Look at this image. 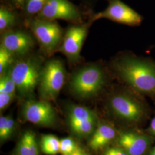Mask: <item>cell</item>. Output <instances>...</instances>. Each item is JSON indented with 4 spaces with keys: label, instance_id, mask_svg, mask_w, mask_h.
Masks as SVG:
<instances>
[{
    "label": "cell",
    "instance_id": "e0dca14e",
    "mask_svg": "<svg viewBox=\"0 0 155 155\" xmlns=\"http://www.w3.org/2000/svg\"><path fill=\"white\" fill-rule=\"evenodd\" d=\"M17 90L16 85L12 78L9 69L3 74L1 75L0 93L14 94Z\"/></svg>",
    "mask_w": 155,
    "mask_h": 155
},
{
    "label": "cell",
    "instance_id": "277c9868",
    "mask_svg": "<svg viewBox=\"0 0 155 155\" xmlns=\"http://www.w3.org/2000/svg\"><path fill=\"white\" fill-rule=\"evenodd\" d=\"M66 70L63 62L51 59L42 67L39 82V93L45 101L55 99L65 82Z\"/></svg>",
    "mask_w": 155,
    "mask_h": 155
},
{
    "label": "cell",
    "instance_id": "6da1fadb",
    "mask_svg": "<svg viewBox=\"0 0 155 155\" xmlns=\"http://www.w3.org/2000/svg\"><path fill=\"white\" fill-rule=\"evenodd\" d=\"M111 70L139 93L155 95V61L132 53H122L111 61Z\"/></svg>",
    "mask_w": 155,
    "mask_h": 155
},
{
    "label": "cell",
    "instance_id": "8992f818",
    "mask_svg": "<svg viewBox=\"0 0 155 155\" xmlns=\"http://www.w3.org/2000/svg\"><path fill=\"white\" fill-rule=\"evenodd\" d=\"M101 18L132 27L140 25L143 20V17L121 0H109L106 9L94 15L92 21Z\"/></svg>",
    "mask_w": 155,
    "mask_h": 155
},
{
    "label": "cell",
    "instance_id": "83f0119b",
    "mask_svg": "<svg viewBox=\"0 0 155 155\" xmlns=\"http://www.w3.org/2000/svg\"><path fill=\"white\" fill-rule=\"evenodd\" d=\"M13 1H15L17 4H19V5H22L24 2V0H13Z\"/></svg>",
    "mask_w": 155,
    "mask_h": 155
},
{
    "label": "cell",
    "instance_id": "d6986e66",
    "mask_svg": "<svg viewBox=\"0 0 155 155\" xmlns=\"http://www.w3.org/2000/svg\"><path fill=\"white\" fill-rule=\"evenodd\" d=\"M15 55L2 45L0 46V74H3L13 63Z\"/></svg>",
    "mask_w": 155,
    "mask_h": 155
},
{
    "label": "cell",
    "instance_id": "3957f363",
    "mask_svg": "<svg viewBox=\"0 0 155 155\" xmlns=\"http://www.w3.org/2000/svg\"><path fill=\"white\" fill-rule=\"evenodd\" d=\"M41 70L39 61L32 58L21 59L12 64L9 70L19 94L27 96L33 93L39 85Z\"/></svg>",
    "mask_w": 155,
    "mask_h": 155
},
{
    "label": "cell",
    "instance_id": "cb8c5ba5",
    "mask_svg": "<svg viewBox=\"0 0 155 155\" xmlns=\"http://www.w3.org/2000/svg\"><path fill=\"white\" fill-rule=\"evenodd\" d=\"M8 116L0 117V139L1 141L8 139L7 136Z\"/></svg>",
    "mask_w": 155,
    "mask_h": 155
},
{
    "label": "cell",
    "instance_id": "d4e9b609",
    "mask_svg": "<svg viewBox=\"0 0 155 155\" xmlns=\"http://www.w3.org/2000/svg\"><path fill=\"white\" fill-rule=\"evenodd\" d=\"M105 155H129L122 148H111L106 150Z\"/></svg>",
    "mask_w": 155,
    "mask_h": 155
},
{
    "label": "cell",
    "instance_id": "5bb4252c",
    "mask_svg": "<svg viewBox=\"0 0 155 155\" xmlns=\"http://www.w3.org/2000/svg\"><path fill=\"white\" fill-rule=\"evenodd\" d=\"M15 155H39V147L35 133L28 131L22 135L17 145Z\"/></svg>",
    "mask_w": 155,
    "mask_h": 155
},
{
    "label": "cell",
    "instance_id": "7c38bea8",
    "mask_svg": "<svg viewBox=\"0 0 155 155\" xmlns=\"http://www.w3.org/2000/svg\"><path fill=\"white\" fill-rule=\"evenodd\" d=\"M151 143L149 136L132 132L121 133L118 141L121 148L129 155H145Z\"/></svg>",
    "mask_w": 155,
    "mask_h": 155
},
{
    "label": "cell",
    "instance_id": "30bf717a",
    "mask_svg": "<svg viewBox=\"0 0 155 155\" xmlns=\"http://www.w3.org/2000/svg\"><path fill=\"white\" fill-rule=\"evenodd\" d=\"M22 114L26 121L38 125L50 126L55 121V111L47 101H28L24 105Z\"/></svg>",
    "mask_w": 155,
    "mask_h": 155
},
{
    "label": "cell",
    "instance_id": "8fae6325",
    "mask_svg": "<svg viewBox=\"0 0 155 155\" xmlns=\"http://www.w3.org/2000/svg\"><path fill=\"white\" fill-rule=\"evenodd\" d=\"M34 44L33 38L22 31L5 32L1 40V45L15 56L25 55L33 48Z\"/></svg>",
    "mask_w": 155,
    "mask_h": 155
},
{
    "label": "cell",
    "instance_id": "7402d4cb",
    "mask_svg": "<svg viewBox=\"0 0 155 155\" xmlns=\"http://www.w3.org/2000/svg\"><path fill=\"white\" fill-rule=\"evenodd\" d=\"M46 0H27L26 11L30 15L40 13L45 5Z\"/></svg>",
    "mask_w": 155,
    "mask_h": 155
},
{
    "label": "cell",
    "instance_id": "9a60e30c",
    "mask_svg": "<svg viewBox=\"0 0 155 155\" xmlns=\"http://www.w3.org/2000/svg\"><path fill=\"white\" fill-rule=\"evenodd\" d=\"M70 125L86 122L91 120L97 119L93 111L82 106L72 105L68 110Z\"/></svg>",
    "mask_w": 155,
    "mask_h": 155
},
{
    "label": "cell",
    "instance_id": "ac0fdd59",
    "mask_svg": "<svg viewBox=\"0 0 155 155\" xmlns=\"http://www.w3.org/2000/svg\"><path fill=\"white\" fill-rule=\"evenodd\" d=\"M97 120H91L86 122L70 125L72 131L80 136H86L92 133L94 130Z\"/></svg>",
    "mask_w": 155,
    "mask_h": 155
},
{
    "label": "cell",
    "instance_id": "ffe728a7",
    "mask_svg": "<svg viewBox=\"0 0 155 155\" xmlns=\"http://www.w3.org/2000/svg\"><path fill=\"white\" fill-rule=\"evenodd\" d=\"M15 21V17L12 12L1 8L0 9V29L4 31L11 27Z\"/></svg>",
    "mask_w": 155,
    "mask_h": 155
},
{
    "label": "cell",
    "instance_id": "2e32d148",
    "mask_svg": "<svg viewBox=\"0 0 155 155\" xmlns=\"http://www.w3.org/2000/svg\"><path fill=\"white\" fill-rule=\"evenodd\" d=\"M41 148L45 155H56L60 152V140L54 135H45L41 139Z\"/></svg>",
    "mask_w": 155,
    "mask_h": 155
},
{
    "label": "cell",
    "instance_id": "52a82bcc",
    "mask_svg": "<svg viewBox=\"0 0 155 155\" xmlns=\"http://www.w3.org/2000/svg\"><path fill=\"white\" fill-rule=\"evenodd\" d=\"M109 106L117 116L128 121H140L145 113L143 104L130 95L119 93L112 95Z\"/></svg>",
    "mask_w": 155,
    "mask_h": 155
},
{
    "label": "cell",
    "instance_id": "f1b7e54d",
    "mask_svg": "<svg viewBox=\"0 0 155 155\" xmlns=\"http://www.w3.org/2000/svg\"><path fill=\"white\" fill-rule=\"evenodd\" d=\"M149 155H155V147L152 150H151Z\"/></svg>",
    "mask_w": 155,
    "mask_h": 155
},
{
    "label": "cell",
    "instance_id": "ba28073f",
    "mask_svg": "<svg viewBox=\"0 0 155 155\" xmlns=\"http://www.w3.org/2000/svg\"><path fill=\"white\" fill-rule=\"evenodd\" d=\"M39 18L51 21L61 19L79 22L81 16L77 8L68 0H46L39 13Z\"/></svg>",
    "mask_w": 155,
    "mask_h": 155
},
{
    "label": "cell",
    "instance_id": "5b68a950",
    "mask_svg": "<svg viewBox=\"0 0 155 155\" xmlns=\"http://www.w3.org/2000/svg\"><path fill=\"white\" fill-rule=\"evenodd\" d=\"M30 28L41 48L48 55L54 53L63 39L61 27L54 21L38 18L32 21Z\"/></svg>",
    "mask_w": 155,
    "mask_h": 155
},
{
    "label": "cell",
    "instance_id": "4316f807",
    "mask_svg": "<svg viewBox=\"0 0 155 155\" xmlns=\"http://www.w3.org/2000/svg\"><path fill=\"white\" fill-rule=\"evenodd\" d=\"M150 129L151 132L155 135V117L151 121Z\"/></svg>",
    "mask_w": 155,
    "mask_h": 155
},
{
    "label": "cell",
    "instance_id": "9c48e42d",
    "mask_svg": "<svg viewBox=\"0 0 155 155\" xmlns=\"http://www.w3.org/2000/svg\"><path fill=\"white\" fill-rule=\"evenodd\" d=\"M88 31L87 25H75L67 29L59 51L71 62L80 60V53Z\"/></svg>",
    "mask_w": 155,
    "mask_h": 155
},
{
    "label": "cell",
    "instance_id": "4fadbf2b",
    "mask_svg": "<svg viewBox=\"0 0 155 155\" xmlns=\"http://www.w3.org/2000/svg\"><path fill=\"white\" fill-rule=\"evenodd\" d=\"M116 131L113 127L106 124L101 125L95 130L89 142V146L97 150L104 147L115 138Z\"/></svg>",
    "mask_w": 155,
    "mask_h": 155
},
{
    "label": "cell",
    "instance_id": "44dd1931",
    "mask_svg": "<svg viewBox=\"0 0 155 155\" xmlns=\"http://www.w3.org/2000/svg\"><path fill=\"white\" fill-rule=\"evenodd\" d=\"M78 148L75 141L71 138L60 140V152L63 155H70Z\"/></svg>",
    "mask_w": 155,
    "mask_h": 155
},
{
    "label": "cell",
    "instance_id": "603a6c76",
    "mask_svg": "<svg viewBox=\"0 0 155 155\" xmlns=\"http://www.w3.org/2000/svg\"><path fill=\"white\" fill-rule=\"evenodd\" d=\"M14 94L0 93V109L3 110L11 104L15 97Z\"/></svg>",
    "mask_w": 155,
    "mask_h": 155
},
{
    "label": "cell",
    "instance_id": "484cf974",
    "mask_svg": "<svg viewBox=\"0 0 155 155\" xmlns=\"http://www.w3.org/2000/svg\"><path fill=\"white\" fill-rule=\"evenodd\" d=\"M70 155H88L86 154L84 151H83L81 149L78 148L77 150H76L75 152H74L72 153Z\"/></svg>",
    "mask_w": 155,
    "mask_h": 155
},
{
    "label": "cell",
    "instance_id": "7a4b0ae2",
    "mask_svg": "<svg viewBox=\"0 0 155 155\" xmlns=\"http://www.w3.org/2000/svg\"><path fill=\"white\" fill-rule=\"evenodd\" d=\"M107 71L99 64L83 67L74 72L70 81L72 93L79 98H87L96 95L105 86Z\"/></svg>",
    "mask_w": 155,
    "mask_h": 155
}]
</instances>
